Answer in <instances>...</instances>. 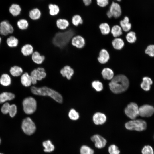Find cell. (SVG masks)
Here are the masks:
<instances>
[{
  "label": "cell",
  "mask_w": 154,
  "mask_h": 154,
  "mask_svg": "<svg viewBox=\"0 0 154 154\" xmlns=\"http://www.w3.org/2000/svg\"><path fill=\"white\" fill-rule=\"evenodd\" d=\"M70 24L66 29L60 30L55 34L52 40L54 46L60 48H63L70 43L71 39L74 36L77 35L76 27L71 23Z\"/></svg>",
  "instance_id": "6da1fadb"
},
{
  "label": "cell",
  "mask_w": 154,
  "mask_h": 154,
  "mask_svg": "<svg viewBox=\"0 0 154 154\" xmlns=\"http://www.w3.org/2000/svg\"><path fill=\"white\" fill-rule=\"evenodd\" d=\"M129 82L125 76L120 74L113 77L109 85L111 90L115 94H119L128 88Z\"/></svg>",
  "instance_id": "7a4b0ae2"
},
{
  "label": "cell",
  "mask_w": 154,
  "mask_h": 154,
  "mask_svg": "<svg viewBox=\"0 0 154 154\" xmlns=\"http://www.w3.org/2000/svg\"><path fill=\"white\" fill-rule=\"evenodd\" d=\"M31 91L32 93L35 94L49 96L59 103H61L62 102L63 98L60 94L46 87L37 88L33 86L31 88Z\"/></svg>",
  "instance_id": "3957f363"
},
{
  "label": "cell",
  "mask_w": 154,
  "mask_h": 154,
  "mask_svg": "<svg viewBox=\"0 0 154 154\" xmlns=\"http://www.w3.org/2000/svg\"><path fill=\"white\" fill-rule=\"evenodd\" d=\"M125 128L130 130L142 131L146 129L147 127L146 122L141 119L131 120L125 124Z\"/></svg>",
  "instance_id": "277c9868"
},
{
  "label": "cell",
  "mask_w": 154,
  "mask_h": 154,
  "mask_svg": "<svg viewBox=\"0 0 154 154\" xmlns=\"http://www.w3.org/2000/svg\"><path fill=\"white\" fill-rule=\"evenodd\" d=\"M23 105L24 111L27 114L33 113L36 109V101L34 98L31 97L25 98L23 101Z\"/></svg>",
  "instance_id": "5b68a950"
},
{
  "label": "cell",
  "mask_w": 154,
  "mask_h": 154,
  "mask_svg": "<svg viewBox=\"0 0 154 154\" xmlns=\"http://www.w3.org/2000/svg\"><path fill=\"white\" fill-rule=\"evenodd\" d=\"M32 83L33 84L37 83V80H41L45 78L47 75L45 69L42 67H39L33 70L30 73Z\"/></svg>",
  "instance_id": "8992f818"
},
{
  "label": "cell",
  "mask_w": 154,
  "mask_h": 154,
  "mask_svg": "<svg viewBox=\"0 0 154 154\" xmlns=\"http://www.w3.org/2000/svg\"><path fill=\"white\" fill-rule=\"evenodd\" d=\"M21 128L24 133L28 135L33 134L36 129L35 124L29 117H27L23 120L22 123Z\"/></svg>",
  "instance_id": "52a82bcc"
},
{
  "label": "cell",
  "mask_w": 154,
  "mask_h": 154,
  "mask_svg": "<svg viewBox=\"0 0 154 154\" xmlns=\"http://www.w3.org/2000/svg\"><path fill=\"white\" fill-rule=\"evenodd\" d=\"M139 108L136 103L131 102L125 108V112L129 118L133 120L139 115Z\"/></svg>",
  "instance_id": "ba28073f"
},
{
  "label": "cell",
  "mask_w": 154,
  "mask_h": 154,
  "mask_svg": "<svg viewBox=\"0 0 154 154\" xmlns=\"http://www.w3.org/2000/svg\"><path fill=\"white\" fill-rule=\"evenodd\" d=\"M14 31L13 26L8 21L4 20L0 23V36H6L11 35Z\"/></svg>",
  "instance_id": "9c48e42d"
},
{
  "label": "cell",
  "mask_w": 154,
  "mask_h": 154,
  "mask_svg": "<svg viewBox=\"0 0 154 154\" xmlns=\"http://www.w3.org/2000/svg\"><path fill=\"white\" fill-rule=\"evenodd\" d=\"M86 40L84 38L79 35H75L72 38L70 42L74 47L78 49H82L85 46Z\"/></svg>",
  "instance_id": "30bf717a"
},
{
  "label": "cell",
  "mask_w": 154,
  "mask_h": 154,
  "mask_svg": "<svg viewBox=\"0 0 154 154\" xmlns=\"http://www.w3.org/2000/svg\"><path fill=\"white\" fill-rule=\"evenodd\" d=\"M139 115L143 117L151 116L154 113V108L152 106L145 104L139 108Z\"/></svg>",
  "instance_id": "8fae6325"
},
{
  "label": "cell",
  "mask_w": 154,
  "mask_h": 154,
  "mask_svg": "<svg viewBox=\"0 0 154 154\" xmlns=\"http://www.w3.org/2000/svg\"><path fill=\"white\" fill-rule=\"evenodd\" d=\"M92 141L94 143L95 147L98 149L104 147L107 143L106 140L101 136L96 134L91 138Z\"/></svg>",
  "instance_id": "7c38bea8"
},
{
  "label": "cell",
  "mask_w": 154,
  "mask_h": 154,
  "mask_svg": "<svg viewBox=\"0 0 154 154\" xmlns=\"http://www.w3.org/2000/svg\"><path fill=\"white\" fill-rule=\"evenodd\" d=\"M109 11L112 17L115 18L119 17L121 14V9L120 5L118 3L113 2L111 4Z\"/></svg>",
  "instance_id": "4fadbf2b"
},
{
  "label": "cell",
  "mask_w": 154,
  "mask_h": 154,
  "mask_svg": "<svg viewBox=\"0 0 154 154\" xmlns=\"http://www.w3.org/2000/svg\"><path fill=\"white\" fill-rule=\"evenodd\" d=\"M60 72L62 77L66 78L68 80H70L74 74V71L70 66L66 65L60 69Z\"/></svg>",
  "instance_id": "5bb4252c"
},
{
  "label": "cell",
  "mask_w": 154,
  "mask_h": 154,
  "mask_svg": "<svg viewBox=\"0 0 154 154\" xmlns=\"http://www.w3.org/2000/svg\"><path fill=\"white\" fill-rule=\"evenodd\" d=\"M33 62L35 64L40 65L43 63L45 60L44 56L41 55L37 51H34L31 55Z\"/></svg>",
  "instance_id": "9a60e30c"
},
{
  "label": "cell",
  "mask_w": 154,
  "mask_h": 154,
  "mask_svg": "<svg viewBox=\"0 0 154 154\" xmlns=\"http://www.w3.org/2000/svg\"><path fill=\"white\" fill-rule=\"evenodd\" d=\"M93 119V122L95 124L102 125L105 122L106 117L104 114L98 112L94 114Z\"/></svg>",
  "instance_id": "2e32d148"
},
{
  "label": "cell",
  "mask_w": 154,
  "mask_h": 154,
  "mask_svg": "<svg viewBox=\"0 0 154 154\" xmlns=\"http://www.w3.org/2000/svg\"><path fill=\"white\" fill-rule=\"evenodd\" d=\"M68 21L64 18H59L56 21V25L57 28L62 31L65 30L67 29L70 25Z\"/></svg>",
  "instance_id": "e0dca14e"
},
{
  "label": "cell",
  "mask_w": 154,
  "mask_h": 154,
  "mask_svg": "<svg viewBox=\"0 0 154 154\" xmlns=\"http://www.w3.org/2000/svg\"><path fill=\"white\" fill-rule=\"evenodd\" d=\"M109 58L110 55L108 51L105 49H102L98 58L99 62L101 64H105L108 62Z\"/></svg>",
  "instance_id": "ac0fdd59"
},
{
  "label": "cell",
  "mask_w": 154,
  "mask_h": 154,
  "mask_svg": "<svg viewBox=\"0 0 154 154\" xmlns=\"http://www.w3.org/2000/svg\"><path fill=\"white\" fill-rule=\"evenodd\" d=\"M42 13L40 10L37 8H34L30 10L28 14L29 18L33 21H37L41 17Z\"/></svg>",
  "instance_id": "d6986e66"
},
{
  "label": "cell",
  "mask_w": 154,
  "mask_h": 154,
  "mask_svg": "<svg viewBox=\"0 0 154 154\" xmlns=\"http://www.w3.org/2000/svg\"><path fill=\"white\" fill-rule=\"evenodd\" d=\"M21 52L24 56H31L34 52V48L31 44H26L21 47Z\"/></svg>",
  "instance_id": "ffe728a7"
},
{
  "label": "cell",
  "mask_w": 154,
  "mask_h": 154,
  "mask_svg": "<svg viewBox=\"0 0 154 154\" xmlns=\"http://www.w3.org/2000/svg\"><path fill=\"white\" fill-rule=\"evenodd\" d=\"M21 81L22 85L25 87H28L32 84L31 76L27 72H25L22 74Z\"/></svg>",
  "instance_id": "44dd1931"
},
{
  "label": "cell",
  "mask_w": 154,
  "mask_h": 154,
  "mask_svg": "<svg viewBox=\"0 0 154 154\" xmlns=\"http://www.w3.org/2000/svg\"><path fill=\"white\" fill-rule=\"evenodd\" d=\"M6 44L9 47L14 48L17 47L18 45L19 41L15 36L10 35L6 40Z\"/></svg>",
  "instance_id": "7402d4cb"
},
{
  "label": "cell",
  "mask_w": 154,
  "mask_h": 154,
  "mask_svg": "<svg viewBox=\"0 0 154 154\" xmlns=\"http://www.w3.org/2000/svg\"><path fill=\"white\" fill-rule=\"evenodd\" d=\"M23 71V68L17 65H14L11 67L9 70L10 74L14 77L20 76L22 74Z\"/></svg>",
  "instance_id": "603a6c76"
},
{
  "label": "cell",
  "mask_w": 154,
  "mask_h": 154,
  "mask_svg": "<svg viewBox=\"0 0 154 154\" xmlns=\"http://www.w3.org/2000/svg\"><path fill=\"white\" fill-rule=\"evenodd\" d=\"M120 24L121 29L125 31H129L131 28V25L129 22V19L127 17H125L123 20L120 21Z\"/></svg>",
  "instance_id": "cb8c5ba5"
},
{
  "label": "cell",
  "mask_w": 154,
  "mask_h": 154,
  "mask_svg": "<svg viewBox=\"0 0 154 154\" xmlns=\"http://www.w3.org/2000/svg\"><path fill=\"white\" fill-rule=\"evenodd\" d=\"M15 97V95L11 93L7 92L2 93L0 94V103L12 100Z\"/></svg>",
  "instance_id": "d4e9b609"
},
{
  "label": "cell",
  "mask_w": 154,
  "mask_h": 154,
  "mask_svg": "<svg viewBox=\"0 0 154 154\" xmlns=\"http://www.w3.org/2000/svg\"><path fill=\"white\" fill-rule=\"evenodd\" d=\"M21 10L20 6L16 4H12L9 9V13L13 17H16L19 15L20 14Z\"/></svg>",
  "instance_id": "484cf974"
},
{
  "label": "cell",
  "mask_w": 154,
  "mask_h": 154,
  "mask_svg": "<svg viewBox=\"0 0 154 154\" xmlns=\"http://www.w3.org/2000/svg\"><path fill=\"white\" fill-rule=\"evenodd\" d=\"M152 83V81L150 78L145 77L143 78V82L141 84V87L144 90L148 91L149 90L150 86Z\"/></svg>",
  "instance_id": "4316f807"
},
{
  "label": "cell",
  "mask_w": 154,
  "mask_h": 154,
  "mask_svg": "<svg viewBox=\"0 0 154 154\" xmlns=\"http://www.w3.org/2000/svg\"><path fill=\"white\" fill-rule=\"evenodd\" d=\"M102 74L104 79L110 80L112 79L113 78L114 73L111 69L106 68L103 69Z\"/></svg>",
  "instance_id": "83f0119b"
},
{
  "label": "cell",
  "mask_w": 154,
  "mask_h": 154,
  "mask_svg": "<svg viewBox=\"0 0 154 154\" xmlns=\"http://www.w3.org/2000/svg\"><path fill=\"white\" fill-rule=\"evenodd\" d=\"M11 83V79L9 75L6 73L2 74L0 78V83L3 86H7Z\"/></svg>",
  "instance_id": "f1b7e54d"
},
{
  "label": "cell",
  "mask_w": 154,
  "mask_h": 154,
  "mask_svg": "<svg viewBox=\"0 0 154 154\" xmlns=\"http://www.w3.org/2000/svg\"><path fill=\"white\" fill-rule=\"evenodd\" d=\"M112 45L114 48L117 50L121 49L123 47L124 43L123 40L120 38H116L112 42Z\"/></svg>",
  "instance_id": "f546056e"
},
{
  "label": "cell",
  "mask_w": 154,
  "mask_h": 154,
  "mask_svg": "<svg viewBox=\"0 0 154 154\" xmlns=\"http://www.w3.org/2000/svg\"><path fill=\"white\" fill-rule=\"evenodd\" d=\"M17 25L19 29L20 30L24 31L28 28L29 23L26 19H21L17 21Z\"/></svg>",
  "instance_id": "4dcf8cb0"
},
{
  "label": "cell",
  "mask_w": 154,
  "mask_h": 154,
  "mask_svg": "<svg viewBox=\"0 0 154 154\" xmlns=\"http://www.w3.org/2000/svg\"><path fill=\"white\" fill-rule=\"evenodd\" d=\"M84 21L81 16L79 15H74L72 17L71 23L74 26L77 27L83 23Z\"/></svg>",
  "instance_id": "1f68e13d"
},
{
  "label": "cell",
  "mask_w": 154,
  "mask_h": 154,
  "mask_svg": "<svg viewBox=\"0 0 154 154\" xmlns=\"http://www.w3.org/2000/svg\"><path fill=\"white\" fill-rule=\"evenodd\" d=\"M49 14L51 16L58 15L60 12V9L58 5L55 4H50L48 6Z\"/></svg>",
  "instance_id": "d6a6232c"
},
{
  "label": "cell",
  "mask_w": 154,
  "mask_h": 154,
  "mask_svg": "<svg viewBox=\"0 0 154 154\" xmlns=\"http://www.w3.org/2000/svg\"><path fill=\"white\" fill-rule=\"evenodd\" d=\"M43 146L44 147V151L46 152H50L54 149V146L50 141L48 140L43 142Z\"/></svg>",
  "instance_id": "836d02e7"
},
{
  "label": "cell",
  "mask_w": 154,
  "mask_h": 154,
  "mask_svg": "<svg viewBox=\"0 0 154 154\" xmlns=\"http://www.w3.org/2000/svg\"><path fill=\"white\" fill-rule=\"evenodd\" d=\"M111 32L113 36L115 37L119 36L122 33V29L121 27L117 25H115L112 27Z\"/></svg>",
  "instance_id": "e575fe53"
},
{
  "label": "cell",
  "mask_w": 154,
  "mask_h": 154,
  "mask_svg": "<svg viewBox=\"0 0 154 154\" xmlns=\"http://www.w3.org/2000/svg\"><path fill=\"white\" fill-rule=\"evenodd\" d=\"M99 27L101 33L103 35H107L110 31V26L107 23H104L101 24L99 26Z\"/></svg>",
  "instance_id": "d590c367"
},
{
  "label": "cell",
  "mask_w": 154,
  "mask_h": 154,
  "mask_svg": "<svg viewBox=\"0 0 154 154\" xmlns=\"http://www.w3.org/2000/svg\"><path fill=\"white\" fill-rule=\"evenodd\" d=\"M126 37L127 42L131 43H134L137 39L135 33L133 31L129 32L127 34Z\"/></svg>",
  "instance_id": "8d00e7d4"
},
{
  "label": "cell",
  "mask_w": 154,
  "mask_h": 154,
  "mask_svg": "<svg viewBox=\"0 0 154 154\" xmlns=\"http://www.w3.org/2000/svg\"><path fill=\"white\" fill-rule=\"evenodd\" d=\"M80 154H94L93 150L86 145L82 146L80 149Z\"/></svg>",
  "instance_id": "74e56055"
},
{
  "label": "cell",
  "mask_w": 154,
  "mask_h": 154,
  "mask_svg": "<svg viewBox=\"0 0 154 154\" xmlns=\"http://www.w3.org/2000/svg\"><path fill=\"white\" fill-rule=\"evenodd\" d=\"M108 151L110 154H119L120 153L118 147L114 144L111 145L109 147Z\"/></svg>",
  "instance_id": "f35d334b"
},
{
  "label": "cell",
  "mask_w": 154,
  "mask_h": 154,
  "mask_svg": "<svg viewBox=\"0 0 154 154\" xmlns=\"http://www.w3.org/2000/svg\"><path fill=\"white\" fill-rule=\"evenodd\" d=\"M68 116L70 119L74 120H77L79 117L78 113L73 109H71L69 111Z\"/></svg>",
  "instance_id": "ab89813d"
},
{
  "label": "cell",
  "mask_w": 154,
  "mask_h": 154,
  "mask_svg": "<svg viewBox=\"0 0 154 154\" xmlns=\"http://www.w3.org/2000/svg\"><path fill=\"white\" fill-rule=\"evenodd\" d=\"M92 87L97 91H100L103 88L102 83L98 81H94L92 82Z\"/></svg>",
  "instance_id": "60d3db41"
},
{
  "label": "cell",
  "mask_w": 154,
  "mask_h": 154,
  "mask_svg": "<svg viewBox=\"0 0 154 154\" xmlns=\"http://www.w3.org/2000/svg\"><path fill=\"white\" fill-rule=\"evenodd\" d=\"M142 154H154V151L152 147L149 145L144 146L142 149Z\"/></svg>",
  "instance_id": "b9f144b4"
},
{
  "label": "cell",
  "mask_w": 154,
  "mask_h": 154,
  "mask_svg": "<svg viewBox=\"0 0 154 154\" xmlns=\"http://www.w3.org/2000/svg\"><path fill=\"white\" fill-rule=\"evenodd\" d=\"M146 54L151 57L154 56V45H150L148 46L145 49Z\"/></svg>",
  "instance_id": "7bdbcfd3"
},
{
  "label": "cell",
  "mask_w": 154,
  "mask_h": 154,
  "mask_svg": "<svg viewBox=\"0 0 154 154\" xmlns=\"http://www.w3.org/2000/svg\"><path fill=\"white\" fill-rule=\"evenodd\" d=\"M17 112V108L15 105L13 104L10 105L8 113L10 117H13L16 114Z\"/></svg>",
  "instance_id": "ee69618b"
},
{
  "label": "cell",
  "mask_w": 154,
  "mask_h": 154,
  "mask_svg": "<svg viewBox=\"0 0 154 154\" xmlns=\"http://www.w3.org/2000/svg\"><path fill=\"white\" fill-rule=\"evenodd\" d=\"M10 105L8 102L5 103L2 106L1 111L4 114H6L9 113V111Z\"/></svg>",
  "instance_id": "f6af8a7d"
},
{
  "label": "cell",
  "mask_w": 154,
  "mask_h": 154,
  "mask_svg": "<svg viewBox=\"0 0 154 154\" xmlns=\"http://www.w3.org/2000/svg\"><path fill=\"white\" fill-rule=\"evenodd\" d=\"M98 6L101 7H104L109 4V0H96Z\"/></svg>",
  "instance_id": "bcb514c9"
},
{
  "label": "cell",
  "mask_w": 154,
  "mask_h": 154,
  "mask_svg": "<svg viewBox=\"0 0 154 154\" xmlns=\"http://www.w3.org/2000/svg\"><path fill=\"white\" fill-rule=\"evenodd\" d=\"M83 1L86 6L89 5L91 3L92 0H82Z\"/></svg>",
  "instance_id": "7dc6e473"
},
{
  "label": "cell",
  "mask_w": 154,
  "mask_h": 154,
  "mask_svg": "<svg viewBox=\"0 0 154 154\" xmlns=\"http://www.w3.org/2000/svg\"><path fill=\"white\" fill-rule=\"evenodd\" d=\"M107 15L108 17L109 18H110L112 17V16L111 13L109 11L107 13Z\"/></svg>",
  "instance_id": "c3c4849f"
},
{
  "label": "cell",
  "mask_w": 154,
  "mask_h": 154,
  "mask_svg": "<svg viewBox=\"0 0 154 154\" xmlns=\"http://www.w3.org/2000/svg\"><path fill=\"white\" fill-rule=\"evenodd\" d=\"M1 40H2V39L1 37L0 36V45L1 43Z\"/></svg>",
  "instance_id": "681fc988"
},
{
  "label": "cell",
  "mask_w": 154,
  "mask_h": 154,
  "mask_svg": "<svg viewBox=\"0 0 154 154\" xmlns=\"http://www.w3.org/2000/svg\"><path fill=\"white\" fill-rule=\"evenodd\" d=\"M115 0L117 1H121V0Z\"/></svg>",
  "instance_id": "f907efd6"
},
{
  "label": "cell",
  "mask_w": 154,
  "mask_h": 154,
  "mask_svg": "<svg viewBox=\"0 0 154 154\" xmlns=\"http://www.w3.org/2000/svg\"><path fill=\"white\" fill-rule=\"evenodd\" d=\"M0 154H3V153H0Z\"/></svg>",
  "instance_id": "816d5d0a"
},
{
  "label": "cell",
  "mask_w": 154,
  "mask_h": 154,
  "mask_svg": "<svg viewBox=\"0 0 154 154\" xmlns=\"http://www.w3.org/2000/svg\"><path fill=\"white\" fill-rule=\"evenodd\" d=\"M0 143H1V139H0Z\"/></svg>",
  "instance_id": "f5cc1de1"
}]
</instances>
